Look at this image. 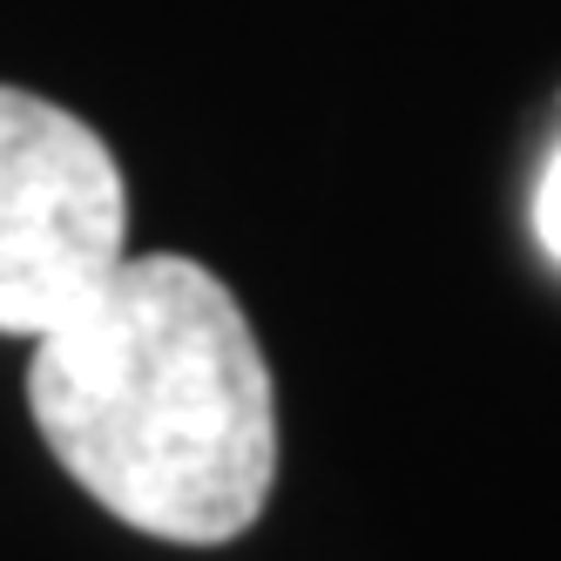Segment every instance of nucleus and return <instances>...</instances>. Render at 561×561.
<instances>
[{"mask_svg": "<svg viewBox=\"0 0 561 561\" xmlns=\"http://www.w3.org/2000/svg\"><path fill=\"white\" fill-rule=\"evenodd\" d=\"M27 413L48 454L129 528L237 541L277 473V392L244 305L196 257H123L34 339Z\"/></svg>", "mask_w": 561, "mask_h": 561, "instance_id": "f257e3e1", "label": "nucleus"}, {"mask_svg": "<svg viewBox=\"0 0 561 561\" xmlns=\"http://www.w3.org/2000/svg\"><path fill=\"white\" fill-rule=\"evenodd\" d=\"M129 257L115 149L27 89L0 82V332L42 339Z\"/></svg>", "mask_w": 561, "mask_h": 561, "instance_id": "f03ea898", "label": "nucleus"}, {"mask_svg": "<svg viewBox=\"0 0 561 561\" xmlns=\"http://www.w3.org/2000/svg\"><path fill=\"white\" fill-rule=\"evenodd\" d=\"M535 237H541V251L561 264V149L548 156L541 190H535Z\"/></svg>", "mask_w": 561, "mask_h": 561, "instance_id": "7ed1b4c3", "label": "nucleus"}]
</instances>
